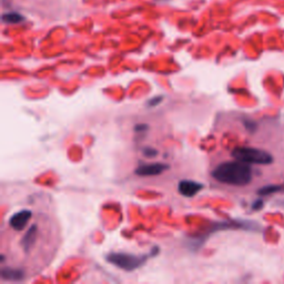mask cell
<instances>
[{"instance_id":"ba28073f","label":"cell","mask_w":284,"mask_h":284,"mask_svg":"<svg viewBox=\"0 0 284 284\" xmlns=\"http://www.w3.org/2000/svg\"><path fill=\"white\" fill-rule=\"evenodd\" d=\"M2 277L4 280L20 281L25 277V272L20 269H14V267H3Z\"/></svg>"},{"instance_id":"7c38bea8","label":"cell","mask_w":284,"mask_h":284,"mask_svg":"<svg viewBox=\"0 0 284 284\" xmlns=\"http://www.w3.org/2000/svg\"><path fill=\"white\" fill-rule=\"evenodd\" d=\"M160 101H161V97H157V99L155 100H152V101H150L149 103V105H151V106H154V105H157V104H159Z\"/></svg>"},{"instance_id":"5b68a950","label":"cell","mask_w":284,"mask_h":284,"mask_svg":"<svg viewBox=\"0 0 284 284\" xmlns=\"http://www.w3.org/2000/svg\"><path fill=\"white\" fill-rule=\"evenodd\" d=\"M169 169V165L165 163H148L139 165L136 169V174L140 176H154L161 174Z\"/></svg>"},{"instance_id":"277c9868","label":"cell","mask_w":284,"mask_h":284,"mask_svg":"<svg viewBox=\"0 0 284 284\" xmlns=\"http://www.w3.org/2000/svg\"><path fill=\"white\" fill-rule=\"evenodd\" d=\"M33 218V212L30 210H21L17 213H15L14 216L9 219V226L12 227L15 231H23L26 229L27 224Z\"/></svg>"},{"instance_id":"9c48e42d","label":"cell","mask_w":284,"mask_h":284,"mask_svg":"<svg viewBox=\"0 0 284 284\" xmlns=\"http://www.w3.org/2000/svg\"><path fill=\"white\" fill-rule=\"evenodd\" d=\"M25 20V17L19 13H6L3 15V21L6 24H20Z\"/></svg>"},{"instance_id":"7a4b0ae2","label":"cell","mask_w":284,"mask_h":284,"mask_svg":"<svg viewBox=\"0 0 284 284\" xmlns=\"http://www.w3.org/2000/svg\"><path fill=\"white\" fill-rule=\"evenodd\" d=\"M231 154L235 160H239V161L248 164H270L273 162V157L269 152L256 148H235Z\"/></svg>"},{"instance_id":"8992f818","label":"cell","mask_w":284,"mask_h":284,"mask_svg":"<svg viewBox=\"0 0 284 284\" xmlns=\"http://www.w3.org/2000/svg\"><path fill=\"white\" fill-rule=\"evenodd\" d=\"M203 186L205 185H203L202 183H199V182H197V181L183 180L179 183L178 189H179L180 194L183 197L191 198V197H195L197 194H199V192L203 189Z\"/></svg>"},{"instance_id":"6da1fadb","label":"cell","mask_w":284,"mask_h":284,"mask_svg":"<svg viewBox=\"0 0 284 284\" xmlns=\"http://www.w3.org/2000/svg\"><path fill=\"white\" fill-rule=\"evenodd\" d=\"M212 176L224 184L245 186L252 181V169L248 163L235 160L220 163L212 171Z\"/></svg>"},{"instance_id":"30bf717a","label":"cell","mask_w":284,"mask_h":284,"mask_svg":"<svg viewBox=\"0 0 284 284\" xmlns=\"http://www.w3.org/2000/svg\"><path fill=\"white\" fill-rule=\"evenodd\" d=\"M278 190H281V186H278V185H267V186H264L263 189L259 190V195H261V196H269L270 194H273V192H276Z\"/></svg>"},{"instance_id":"52a82bcc","label":"cell","mask_w":284,"mask_h":284,"mask_svg":"<svg viewBox=\"0 0 284 284\" xmlns=\"http://www.w3.org/2000/svg\"><path fill=\"white\" fill-rule=\"evenodd\" d=\"M37 234H38V227H37L36 224H33V226L28 229V231L26 232L23 241H21V245H23V249L26 252H29L33 249L37 240Z\"/></svg>"},{"instance_id":"3957f363","label":"cell","mask_w":284,"mask_h":284,"mask_svg":"<svg viewBox=\"0 0 284 284\" xmlns=\"http://www.w3.org/2000/svg\"><path fill=\"white\" fill-rule=\"evenodd\" d=\"M148 255H136L130 253H123V252H114L107 255V260H108L111 264L116 265L121 270L125 271H133L140 267L144 262L147 261Z\"/></svg>"},{"instance_id":"8fae6325","label":"cell","mask_w":284,"mask_h":284,"mask_svg":"<svg viewBox=\"0 0 284 284\" xmlns=\"http://www.w3.org/2000/svg\"><path fill=\"white\" fill-rule=\"evenodd\" d=\"M143 153L147 155V157H154V155H157L158 154V151L157 150H154V149H151V148H146L143 150Z\"/></svg>"}]
</instances>
